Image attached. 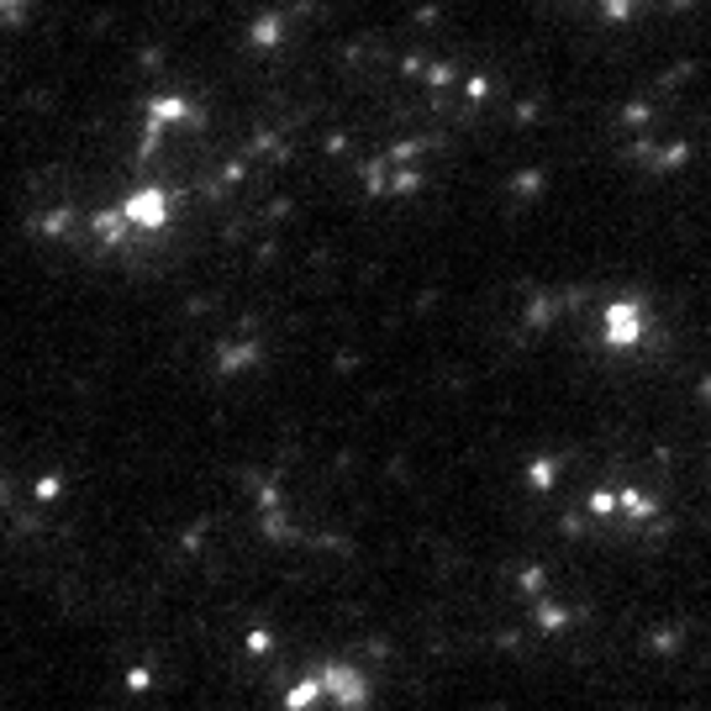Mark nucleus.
<instances>
[{"label": "nucleus", "mask_w": 711, "mask_h": 711, "mask_svg": "<svg viewBox=\"0 0 711 711\" xmlns=\"http://www.w3.org/2000/svg\"><path fill=\"white\" fill-rule=\"evenodd\" d=\"M643 332H649V317H643V300H612L606 311H601V337L612 343V348H638L643 343Z\"/></svg>", "instance_id": "obj_4"}, {"label": "nucleus", "mask_w": 711, "mask_h": 711, "mask_svg": "<svg viewBox=\"0 0 711 711\" xmlns=\"http://www.w3.org/2000/svg\"><path fill=\"white\" fill-rule=\"evenodd\" d=\"M422 175H427V149L422 143H401V149H390L386 158L369 164L364 185H369V195H412L422 185Z\"/></svg>", "instance_id": "obj_3"}, {"label": "nucleus", "mask_w": 711, "mask_h": 711, "mask_svg": "<svg viewBox=\"0 0 711 711\" xmlns=\"http://www.w3.org/2000/svg\"><path fill=\"white\" fill-rule=\"evenodd\" d=\"M369 701V680L358 675V669H343V664H327L317 675H306V680L291 685V696H285V707L291 711H311V707H327V711H364Z\"/></svg>", "instance_id": "obj_2"}, {"label": "nucleus", "mask_w": 711, "mask_h": 711, "mask_svg": "<svg viewBox=\"0 0 711 711\" xmlns=\"http://www.w3.org/2000/svg\"><path fill=\"white\" fill-rule=\"evenodd\" d=\"M175 222V190L143 179L138 190H127L121 201L90 211V248H111V253H127V248H153L158 237L169 233Z\"/></svg>", "instance_id": "obj_1"}]
</instances>
